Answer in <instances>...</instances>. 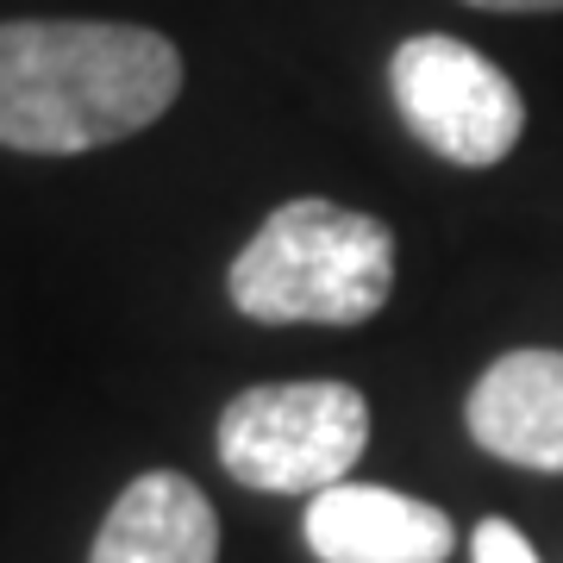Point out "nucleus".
I'll use <instances>...</instances> for the list:
<instances>
[{
    "mask_svg": "<svg viewBox=\"0 0 563 563\" xmlns=\"http://www.w3.org/2000/svg\"><path fill=\"white\" fill-rule=\"evenodd\" d=\"M225 288L257 325H363L395 295V232L339 201H288L251 232Z\"/></svg>",
    "mask_w": 563,
    "mask_h": 563,
    "instance_id": "2",
    "label": "nucleus"
},
{
    "mask_svg": "<svg viewBox=\"0 0 563 563\" xmlns=\"http://www.w3.org/2000/svg\"><path fill=\"white\" fill-rule=\"evenodd\" d=\"M388 88H395L407 132L457 169L501 163L526 132V101L507 81V69L444 32L407 38L388 63Z\"/></svg>",
    "mask_w": 563,
    "mask_h": 563,
    "instance_id": "4",
    "label": "nucleus"
},
{
    "mask_svg": "<svg viewBox=\"0 0 563 563\" xmlns=\"http://www.w3.org/2000/svg\"><path fill=\"white\" fill-rule=\"evenodd\" d=\"M88 563H220V514L176 470H144L95 532Z\"/></svg>",
    "mask_w": 563,
    "mask_h": 563,
    "instance_id": "7",
    "label": "nucleus"
},
{
    "mask_svg": "<svg viewBox=\"0 0 563 563\" xmlns=\"http://www.w3.org/2000/svg\"><path fill=\"white\" fill-rule=\"evenodd\" d=\"M301 532L320 563H444L457 551L451 514L376 483L320 488L307 501Z\"/></svg>",
    "mask_w": 563,
    "mask_h": 563,
    "instance_id": "5",
    "label": "nucleus"
},
{
    "mask_svg": "<svg viewBox=\"0 0 563 563\" xmlns=\"http://www.w3.org/2000/svg\"><path fill=\"white\" fill-rule=\"evenodd\" d=\"M470 439L488 457L563 476V351H507L463 401Z\"/></svg>",
    "mask_w": 563,
    "mask_h": 563,
    "instance_id": "6",
    "label": "nucleus"
},
{
    "mask_svg": "<svg viewBox=\"0 0 563 563\" xmlns=\"http://www.w3.org/2000/svg\"><path fill=\"white\" fill-rule=\"evenodd\" d=\"M181 95V51L120 20L0 25V144L76 157L157 125Z\"/></svg>",
    "mask_w": 563,
    "mask_h": 563,
    "instance_id": "1",
    "label": "nucleus"
},
{
    "mask_svg": "<svg viewBox=\"0 0 563 563\" xmlns=\"http://www.w3.org/2000/svg\"><path fill=\"white\" fill-rule=\"evenodd\" d=\"M369 401L351 383H263L220 413L225 476L263 495H320L357 470Z\"/></svg>",
    "mask_w": 563,
    "mask_h": 563,
    "instance_id": "3",
    "label": "nucleus"
},
{
    "mask_svg": "<svg viewBox=\"0 0 563 563\" xmlns=\"http://www.w3.org/2000/svg\"><path fill=\"white\" fill-rule=\"evenodd\" d=\"M470 558L476 563H539V551L526 544V532L514 520H483L476 539H470Z\"/></svg>",
    "mask_w": 563,
    "mask_h": 563,
    "instance_id": "8",
    "label": "nucleus"
},
{
    "mask_svg": "<svg viewBox=\"0 0 563 563\" xmlns=\"http://www.w3.org/2000/svg\"><path fill=\"white\" fill-rule=\"evenodd\" d=\"M483 13H563V0H470Z\"/></svg>",
    "mask_w": 563,
    "mask_h": 563,
    "instance_id": "9",
    "label": "nucleus"
}]
</instances>
